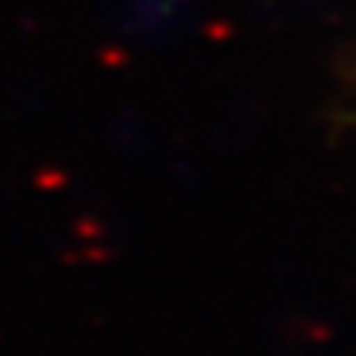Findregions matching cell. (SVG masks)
<instances>
[{
  "label": "cell",
  "mask_w": 356,
  "mask_h": 356,
  "mask_svg": "<svg viewBox=\"0 0 356 356\" xmlns=\"http://www.w3.org/2000/svg\"><path fill=\"white\" fill-rule=\"evenodd\" d=\"M341 119H344V122H350V125L356 128V110H350V113H344Z\"/></svg>",
  "instance_id": "obj_1"
},
{
  "label": "cell",
  "mask_w": 356,
  "mask_h": 356,
  "mask_svg": "<svg viewBox=\"0 0 356 356\" xmlns=\"http://www.w3.org/2000/svg\"><path fill=\"white\" fill-rule=\"evenodd\" d=\"M350 77H353V83H356V69H353V72H350Z\"/></svg>",
  "instance_id": "obj_2"
}]
</instances>
